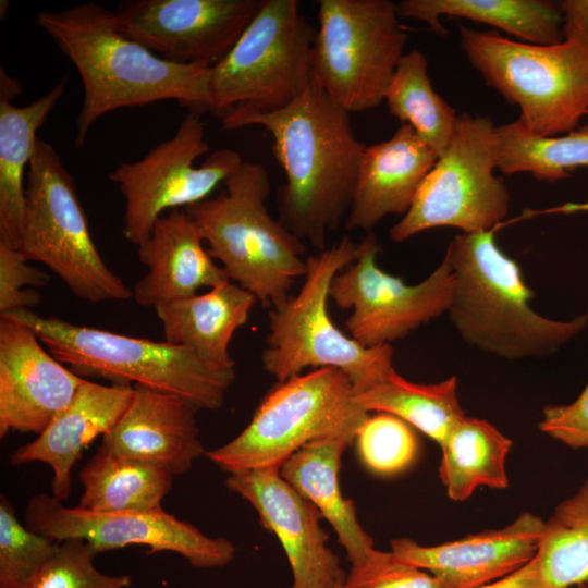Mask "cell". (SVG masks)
<instances>
[{
  "label": "cell",
  "mask_w": 588,
  "mask_h": 588,
  "mask_svg": "<svg viewBox=\"0 0 588 588\" xmlns=\"http://www.w3.org/2000/svg\"><path fill=\"white\" fill-rule=\"evenodd\" d=\"M257 125L272 137V151L286 182L279 191L280 221L320 250L346 219L366 147L350 113L314 82L293 102L269 112L230 113L223 130Z\"/></svg>",
  "instance_id": "obj_1"
},
{
  "label": "cell",
  "mask_w": 588,
  "mask_h": 588,
  "mask_svg": "<svg viewBox=\"0 0 588 588\" xmlns=\"http://www.w3.org/2000/svg\"><path fill=\"white\" fill-rule=\"evenodd\" d=\"M35 23L76 68L83 84L76 147L95 122L124 107L175 100L189 111H209L210 68L177 64L151 52L118 27L115 14L95 2L41 11Z\"/></svg>",
  "instance_id": "obj_2"
},
{
  "label": "cell",
  "mask_w": 588,
  "mask_h": 588,
  "mask_svg": "<svg viewBox=\"0 0 588 588\" xmlns=\"http://www.w3.org/2000/svg\"><path fill=\"white\" fill-rule=\"evenodd\" d=\"M445 255L453 272L448 315L468 345L506 359L540 358L585 329L587 314L564 321L532 309L534 292L519 265L499 247L494 229L456 234Z\"/></svg>",
  "instance_id": "obj_3"
},
{
  "label": "cell",
  "mask_w": 588,
  "mask_h": 588,
  "mask_svg": "<svg viewBox=\"0 0 588 588\" xmlns=\"http://www.w3.org/2000/svg\"><path fill=\"white\" fill-rule=\"evenodd\" d=\"M216 196L186 207L211 257L232 282L272 308L304 278L306 247L269 212L270 179L259 162L243 161Z\"/></svg>",
  "instance_id": "obj_4"
},
{
  "label": "cell",
  "mask_w": 588,
  "mask_h": 588,
  "mask_svg": "<svg viewBox=\"0 0 588 588\" xmlns=\"http://www.w3.org/2000/svg\"><path fill=\"white\" fill-rule=\"evenodd\" d=\"M461 48L485 83L518 106V123L538 136L574 131L588 113V30L535 45L458 23Z\"/></svg>",
  "instance_id": "obj_5"
},
{
  "label": "cell",
  "mask_w": 588,
  "mask_h": 588,
  "mask_svg": "<svg viewBox=\"0 0 588 588\" xmlns=\"http://www.w3.org/2000/svg\"><path fill=\"white\" fill-rule=\"evenodd\" d=\"M0 317L28 326L59 362L81 377L107 378L113 383L174 394L198 411L220 408L235 380V369L213 366L193 351L167 341L78 326L42 317L32 309Z\"/></svg>",
  "instance_id": "obj_6"
},
{
  "label": "cell",
  "mask_w": 588,
  "mask_h": 588,
  "mask_svg": "<svg viewBox=\"0 0 588 588\" xmlns=\"http://www.w3.org/2000/svg\"><path fill=\"white\" fill-rule=\"evenodd\" d=\"M358 243L344 235L338 243L306 259L303 285L269 311V332L261 353L264 369L278 382L307 368H336L364 390L392 370L390 344L365 347L340 330L328 310L332 281L352 264Z\"/></svg>",
  "instance_id": "obj_7"
},
{
  "label": "cell",
  "mask_w": 588,
  "mask_h": 588,
  "mask_svg": "<svg viewBox=\"0 0 588 588\" xmlns=\"http://www.w3.org/2000/svg\"><path fill=\"white\" fill-rule=\"evenodd\" d=\"M368 415L357 403L345 373L318 368L278 382L260 401L248 425L205 455L229 474L280 468L310 442L333 438L353 442Z\"/></svg>",
  "instance_id": "obj_8"
},
{
  "label": "cell",
  "mask_w": 588,
  "mask_h": 588,
  "mask_svg": "<svg viewBox=\"0 0 588 588\" xmlns=\"http://www.w3.org/2000/svg\"><path fill=\"white\" fill-rule=\"evenodd\" d=\"M56 273L79 299L121 302L132 290L105 262L91 237L75 182L56 149L40 138L27 169L17 248Z\"/></svg>",
  "instance_id": "obj_9"
},
{
  "label": "cell",
  "mask_w": 588,
  "mask_h": 588,
  "mask_svg": "<svg viewBox=\"0 0 588 588\" xmlns=\"http://www.w3.org/2000/svg\"><path fill=\"white\" fill-rule=\"evenodd\" d=\"M316 28L296 0H262L229 53L209 70V111L269 112L286 107L311 83Z\"/></svg>",
  "instance_id": "obj_10"
},
{
  "label": "cell",
  "mask_w": 588,
  "mask_h": 588,
  "mask_svg": "<svg viewBox=\"0 0 588 588\" xmlns=\"http://www.w3.org/2000/svg\"><path fill=\"white\" fill-rule=\"evenodd\" d=\"M311 51V82L351 112L377 108L407 33L391 0H319Z\"/></svg>",
  "instance_id": "obj_11"
},
{
  "label": "cell",
  "mask_w": 588,
  "mask_h": 588,
  "mask_svg": "<svg viewBox=\"0 0 588 588\" xmlns=\"http://www.w3.org/2000/svg\"><path fill=\"white\" fill-rule=\"evenodd\" d=\"M495 169L492 120L460 114L449 146L424 180L409 210L389 230L390 238L401 243L440 226L462 233L495 229L507 216L511 198Z\"/></svg>",
  "instance_id": "obj_12"
},
{
  "label": "cell",
  "mask_w": 588,
  "mask_h": 588,
  "mask_svg": "<svg viewBox=\"0 0 588 588\" xmlns=\"http://www.w3.org/2000/svg\"><path fill=\"white\" fill-rule=\"evenodd\" d=\"M208 150L205 123L199 113L188 111L170 138L109 174L124 199L122 234L130 243L146 241L167 212L209 198L244 161L236 150L222 148L195 166Z\"/></svg>",
  "instance_id": "obj_13"
},
{
  "label": "cell",
  "mask_w": 588,
  "mask_h": 588,
  "mask_svg": "<svg viewBox=\"0 0 588 588\" xmlns=\"http://www.w3.org/2000/svg\"><path fill=\"white\" fill-rule=\"evenodd\" d=\"M379 249L375 233H366L355 260L336 274L330 289V298L340 308L351 309L345 320L348 335L365 347L405 338L448 313L453 294V272L445 254L425 280L407 284L377 265Z\"/></svg>",
  "instance_id": "obj_14"
},
{
  "label": "cell",
  "mask_w": 588,
  "mask_h": 588,
  "mask_svg": "<svg viewBox=\"0 0 588 588\" xmlns=\"http://www.w3.org/2000/svg\"><path fill=\"white\" fill-rule=\"evenodd\" d=\"M25 525L54 541H86L98 553L131 544L149 548L148 553L170 551L199 568L221 567L235 555L228 539L212 538L194 525L164 510L155 512L99 513L69 507L53 495H32L24 513Z\"/></svg>",
  "instance_id": "obj_15"
},
{
  "label": "cell",
  "mask_w": 588,
  "mask_h": 588,
  "mask_svg": "<svg viewBox=\"0 0 588 588\" xmlns=\"http://www.w3.org/2000/svg\"><path fill=\"white\" fill-rule=\"evenodd\" d=\"M262 0H132L114 12L121 33L160 58L212 68L233 48Z\"/></svg>",
  "instance_id": "obj_16"
},
{
  "label": "cell",
  "mask_w": 588,
  "mask_h": 588,
  "mask_svg": "<svg viewBox=\"0 0 588 588\" xmlns=\"http://www.w3.org/2000/svg\"><path fill=\"white\" fill-rule=\"evenodd\" d=\"M225 486L252 504L261 526L280 541L292 571L291 588H334L344 579L327 544L321 514L281 477L279 467L229 474Z\"/></svg>",
  "instance_id": "obj_17"
},
{
  "label": "cell",
  "mask_w": 588,
  "mask_h": 588,
  "mask_svg": "<svg viewBox=\"0 0 588 588\" xmlns=\"http://www.w3.org/2000/svg\"><path fill=\"white\" fill-rule=\"evenodd\" d=\"M86 379L59 362L34 330L0 317V437L40 434Z\"/></svg>",
  "instance_id": "obj_18"
},
{
  "label": "cell",
  "mask_w": 588,
  "mask_h": 588,
  "mask_svg": "<svg viewBox=\"0 0 588 588\" xmlns=\"http://www.w3.org/2000/svg\"><path fill=\"white\" fill-rule=\"evenodd\" d=\"M543 519L524 512L500 529L483 530L436 546L409 538L391 540V551L404 562L433 575L442 588H480L529 563L537 554Z\"/></svg>",
  "instance_id": "obj_19"
},
{
  "label": "cell",
  "mask_w": 588,
  "mask_h": 588,
  "mask_svg": "<svg viewBox=\"0 0 588 588\" xmlns=\"http://www.w3.org/2000/svg\"><path fill=\"white\" fill-rule=\"evenodd\" d=\"M198 409L186 400L134 385V396L100 448L180 475L206 454L195 418Z\"/></svg>",
  "instance_id": "obj_20"
},
{
  "label": "cell",
  "mask_w": 588,
  "mask_h": 588,
  "mask_svg": "<svg viewBox=\"0 0 588 588\" xmlns=\"http://www.w3.org/2000/svg\"><path fill=\"white\" fill-rule=\"evenodd\" d=\"M438 157L407 124L389 139L366 146L344 221L346 231L368 233L388 216L403 217Z\"/></svg>",
  "instance_id": "obj_21"
},
{
  "label": "cell",
  "mask_w": 588,
  "mask_h": 588,
  "mask_svg": "<svg viewBox=\"0 0 588 588\" xmlns=\"http://www.w3.org/2000/svg\"><path fill=\"white\" fill-rule=\"evenodd\" d=\"M133 396L132 384L105 385L85 380L72 402L48 427L11 454V464L49 465L53 473L51 495L61 502L66 500L72 490V469L83 451L114 427Z\"/></svg>",
  "instance_id": "obj_22"
},
{
  "label": "cell",
  "mask_w": 588,
  "mask_h": 588,
  "mask_svg": "<svg viewBox=\"0 0 588 588\" xmlns=\"http://www.w3.org/2000/svg\"><path fill=\"white\" fill-rule=\"evenodd\" d=\"M204 243L196 223L184 209L160 217L148 238L137 245L138 259L147 272L132 290L136 304L155 308L229 280Z\"/></svg>",
  "instance_id": "obj_23"
},
{
  "label": "cell",
  "mask_w": 588,
  "mask_h": 588,
  "mask_svg": "<svg viewBox=\"0 0 588 588\" xmlns=\"http://www.w3.org/2000/svg\"><path fill=\"white\" fill-rule=\"evenodd\" d=\"M257 303L238 284L226 280L204 294L161 304L154 309L162 326L164 341L186 347L205 362L234 369L229 346Z\"/></svg>",
  "instance_id": "obj_24"
},
{
  "label": "cell",
  "mask_w": 588,
  "mask_h": 588,
  "mask_svg": "<svg viewBox=\"0 0 588 588\" xmlns=\"http://www.w3.org/2000/svg\"><path fill=\"white\" fill-rule=\"evenodd\" d=\"M350 443L344 438L310 442L281 465L280 475L330 523L351 564H355L375 547L358 522L353 501L340 487L341 458Z\"/></svg>",
  "instance_id": "obj_25"
},
{
  "label": "cell",
  "mask_w": 588,
  "mask_h": 588,
  "mask_svg": "<svg viewBox=\"0 0 588 588\" xmlns=\"http://www.w3.org/2000/svg\"><path fill=\"white\" fill-rule=\"evenodd\" d=\"M66 78L30 103L17 107L0 98V242L19 248L25 212L24 172L37 132L65 91Z\"/></svg>",
  "instance_id": "obj_26"
},
{
  "label": "cell",
  "mask_w": 588,
  "mask_h": 588,
  "mask_svg": "<svg viewBox=\"0 0 588 588\" xmlns=\"http://www.w3.org/2000/svg\"><path fill=\"white\" fill-rule=\"evenodd\" d=\"M401 17L415 19L439 35L448 29L440 16H454L497 27L535 45H552L564 39L563 14L559 1L549 0H403Z\"/></svg>",
  "instance_id": "obj_27"
},
{
  "label": "cell",
  "mask_w": 588,
  "mask_h": 588,
  "mask_svg": "<svg viewBox=\"0 0 588 588\" xmlns=\"http://www.w3.org/2000/svg\"><path fill=\"white\" fill-rule=\"evenodd\" d=\"M78 507L99 513L155 512L172 488L168 470L99 448L78 474Z\"/></svg>",
  "instance_id": "obj_28"
},
{
  "label": "cell",
  "mask_w": 588,
  "mask_h": 588,
  "mask_svg": "<svg viewBox=\"0 0 588 588\" xmlns=\"http://www.w3.org/2000/svg\"><path fill=\"white\" fill-rule=\"evenodd\" d=\"M512 441L489 421L465 416L440 445V479L453 501L468 499L479 487L509 486L506 456Z\"/></svg>",
  "instance_id": "obj_29"
},
{
  "label": "cell",
  "mask_w": 588,
  "mask_h": 588,
  "mask_svg": "<svg viewBox=\"0 0 588 588\" xmlns=\"http://www.w3.org/2000/svg\"><path fill=\"white\" fill-rule=\"evenodd\" d=\"M357 403L368 413L383 412L400 417L441 445L466 416L457 397L454 376L437 383H415L395 369L360 391Z\"/></svg>",
  "instance_id": "obj_30"
},
{
  "label": "cell",
  "mask_w": 588,
  "mask_h": 588,
  "mask_svg": "<svg viewBox=\"0 0 588 588\" xmlns=\"http://www.w3.org/2000/svg\"><path fill=\"white\" fill-rule=\"evenodd\" d=\"M390 113L407 124L440 156L453 136L457 114L432 88L428 61L418 49L397 62L384 95Z\"/></svg>",
  "instance_id": "obj_31"
},
{
  "label": "cell",
  "mask_w": 588,
  "mask_h": 588,
  "mask_svg": "<svg viewBox=\"0 0 588 588\" xmlns=\"http://www.w3.org/2000/svg\"><path fill=\"white\" fill-rule=\"evenodd\" d=\"M497 169L506 175L530 173L540 181L556 182L588 167V125L555 135L527 132L517 120L495 126Z\"/></svg>",
  "instance_id": "obj_32"
},
{
  "label": "cell",
  "mask_w": 588,
  "mask_h": 588,
  "mask_svg": "<svg viewBox=\"0 0 588 588\" xmlns=\"http://www.w3.org/2000/svg\"><path fill=\"white\" fill-rule=\"evenodd\" d=\"M540 572L552 588L588 581V479L556 505L544 524L536 554Z\"/></svg>",
  "instance_id": "obj_33"
},
{
  "label": "cell",
  "mask_w": 588,
  "mask_h": 588,
  "mask_svg": "<svg viewBox=\"0 0 588 588\" xmlns=\"http://www.w3.org/2000/svg\"><path fill=\"white\" fill-rule=\"evenodd\" d=\"M58 547L23 525L12 503L0 497V588H27Z\"/></svg>",
  "instance_id": "obj_34"
},
{
  "label": "cell",
  "mask_w": 588,
  "mask_h": 588,
  "mask_svg": "<svg viewBox=\"0 0 588 588\" xmlns=\"http://www.w3.org/2000/svg\"><path fill=\"white\" fill-rule=\"evenodd\" d=\"M363 464L379 476H393L416 460L419 443L414 428L389 413L368 415L355 437Z\"/></svg>",
  "instance_id": "obj_35"
},
{
  "label": "cell",
  "mask_w": 588,
  "mask_h": 588,
  "mask_svg": "<svg viewBox=\"0 0 588 588\" xmlns=\"http://www.w3.org/2000/svg\"><path fill=\"white\" fill-rule=\"evenodd\" d=\"M97 552L84 540L70 539L58 550L27 588H128V575H108L97 569Z\"/></svg>",
  "instance_id": "obj_36"
},
{
  "label": "cell",
  "mask_w": 588,
  "mask_h": 588,
  "mask_svg": "<svg viewBox=\"0 0 588 588\" xmlns=\"http://www.w3.org/2000/svg\"><path fill=\"white\" fill-rule=\"evenodd\" d=\"M343 588H442L430 573L415 567L392 551L376 548L362 561L352 564Z\"/></svg>",
  "instance_id": "obj_37"
},
{
  "label": "cell",
  "mask_w": 588,
  "mask_h": 588,
  "mask_svg": "<svg viewBox=\"0 0 588 588\" xmlns=\"http://www.w3.org/2000/svg\"><path fill=\"white\" fill-rule=\"evenodd\" d=\"M28 262L17 248L0 242V315L39 304L37 290L48 285L49 275Z\"/></svg>",
  "instance_id": "obj_38"
},
{
  "label": "cell",
  "mask_w": 588,
  "mask_h": 588,
  "mask_svg": "<svg viewBox=\"0 0 588 588\" xmlns=\"http://www.w3.org/2000/svg\"><path fill=\"white\" fill-rule=\"evenodd\" d=\"M539 429L572 449L588 448V384L574 402L546 406Z\"/></svg>",
  "instance_id": "obj_39"
},
{
  "label": "cell",
  "mask_w": 588,
  "mask_h": 588,
  "mask_svg": "<svg viewBox=\"0 0 588 588\" xmlns=\"http://www.w3.org/2000/svg\"><path fill=\"white\" fill-rule=\"evenodd\" d=\"M480 588H552L542 577L540 566L535 556L517 572Z\"/></svg>",
  "instance_id": "obj_40"
},
{
  "label": "cell",
  "mask_w": 588,
  "mask_h": 588,
  "mask_svg": "<svg viewBox=\"0 0 588 588\" xmlns=\"http://www.w3.org/2000/svg\"><path fill=\"white\" fill-rule=\"evenodd\" d=\"M563 14V28L588 30V0L559 1Z\"/></svg>",
  "instance_id": "obj_41"
},
{
  "label": "cell",
  "mask_w": 588,
  "mask_h": 588,
  "mask_svg": "<svg viewBox=\"0 0 588 588\" xmlns=\"http://www.w3.org/2000/svg\"><path fill=\"white\" fill-rule=\"evenodd\" d=\"M0 98L12 100L16 95L22 90L20 82L10 77L4 71L3 68H0Z\"/></svg>",
  "instance_id": "obj_42"
},
{
  "label": "cell",
  "mask_w": 588,
  "mask_h": 588,
  "mask_svg": "<svg viewBox=\"0 0 588 588\" xmlns=\"http://www.w3.org/2000/svg\"><path fill=\"white\" fill-rule=\"evenodd\" d=\"M342 584H343V580H341L334 588H343Z\"/></svg>",
  "instance_id": "obj_43"
},
{
  "label": "cell",
  "mask_w": 588,
  "mask_h": 588,
  "mask_svg": "<svg viewBox=\"0 0 588 588\" xmlns=\"http://www.w3.org/2000/svg\"><path fill=\"white\" fill-rule=\"evenodd\" d=\"M586 119H587V121H586V125H588V113H587V115H586Z\"/></svg>",
  "instance_id": "obj_44"
}]
</instances>
